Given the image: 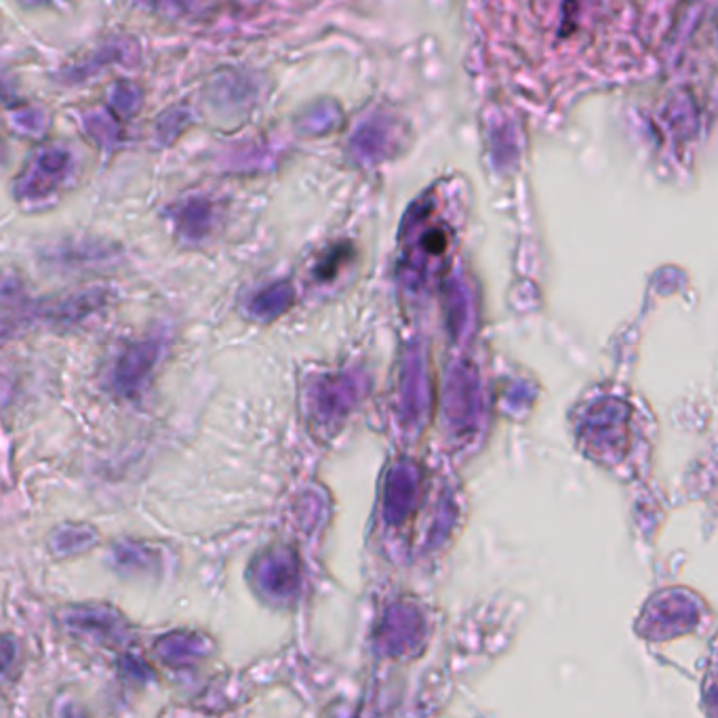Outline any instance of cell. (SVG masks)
I'll return each mask as SVG.
<instances>
[{
    "mask_svg": "<svg viewBox=\"0 0 718 718\" xmlns=\"http://www.w3.org/2000/svg\"><path fill=\"white\" fill-rule=\"evenodd\" d=\"M114 256L116 253L102 240L70 239L53 247L49 253V260L60 268H89V266H102V263L112 260Z\"/></svg>",
    "mask_w": 718,
    "mask_h": 718,
    "instance_id": "ba28073f",
    "label": "cell"
},
{
    "mask_svg": "<svg viewBox=\"0 0 718 718\" xmlns=\"http://www.w3.org/2000/svg\"><path fill=\"white\" fill-rule=\"evenodd\" d=\"M142 104H144V91L131 81L114 83V87L110 89L108 106L116 114V118H131L142 110Z\"/></svg>",
    "mask_w": 718,
    "mask_h": 718,
    "instance_id": "30bf717a",
    "label": "cell"
},
{
    "mask_svg": "<svg viewBox=\"0 0 718 718\" xmlns=\"http://www.w3.org/2000/svg\"><path fill=\"white\" fill-rule=\"evenodd\" d=\"M114 561L116 565L129 566V569H153L156 565V554L148 545L137 542H125L114 548Z\"/></svg>",
    "mask_w": 718,
    "mask_h": 718,
    "instance_id": "7c38bea8",
    "label": "cell"
},
{
    "mask_svg": "<svg viewBox=\"0 0 718 718\" xmlns=\"http://www.w3.org/2000/svg\"><path fill=\"white\" fill-rule=\"evenodd\" d=\"M108 302V293L104 289H89L65 298L62 302H55L43 312L44 319L60 325H76L81 321H87L95 312H100Z\"/></svg>",
    "mask_w": 718,
    "mask_h": 718,
    "instance_id": "52a82bcc",
    "label": "cell"
},
{
    "mask_svg": "<svg viewBox=\"0 0 718 718\" xmlns=\"http://www.w3.org/2000/svg\"><path fill=\"white\" fill-rule=\"evenodd\" d=\"M95 542H97V533L93 527L72 522V524H64L53 531L51 550L58 554L70 556V554L89 550V545H93Z\"/></svg>",
    "mask_w": 718,
    "mask_h": 718,
    "instance_id": "9c48e42d",
    "label": "cell"
},
{
    "mask_svg": "<svg viewBox=\"0 0 718 718\" xmlns=\"http://www.w3.org/2000/svg\"><path fill=\"white\" fill-rule=\"evenodd\" d=\"M167 352V340L163 335H148L135 340L118 352L112 363L110 388L121 398H137L148 388L154 371L158 370Z\"/></svg>",
    "mask_w": 718,
    "mask_h": 718,
    "instance_id": "7a4b0ae2",
    "label": "cell"
},
{
    "mask_svg": "<svg viewBox=\"0 0 718 718\" xmlns=\"http://www.w3.org/2000/svg\"><path fill=\"white\" fill-rule=\"evenodd\" d=\"M207 638L196 632L175 631L154 643L156 657L171 668H188L205 655Z\"/></svg>",
    "mask_w": 718,
    "mask_h": 718,
    "instance_id": "5b68a950",
    "label": "cell"
},
{
    "mask_svg": "<svg viewBox=\"0 0 718 718\" xmlns=\"http://www.w3.org/2000/svg\"><path fill=\"white\" fill-rule=\"evenodd\" d=\"M175 235L186 242L205 239L216 223V205L205 196H190L169 209Z\"/></svg>",
    "mask_w": 718,
    "mask_h": 718,
    "instance_id": "277c9868",
    "label": "cell"
},
{
    "mask_svg": "<svg viewBox=\"0 0 718 718\" xmlns=\"http://www.w3.org/2000/svg\"><path fill=\"white\" fill-rule=\"evenodd\" d=\"M65 626L74 634H83L91 641L118 645L127 634V624L123 613L108 605H81L70 607L64 613Z\"/></svg>",
    "mask_w": 718,
    "mask_h": 718,
    "instance_id": "3957f363",
    "label": "cell"
},
{
    "mask_svg": "<svg viewBox=\"0 0 718 718\" xmlns=\"http://www.w3.org/2000/svg\"><path fill=\"white\" fill-rule=\"evenodd\" d=\"M74 171L72 150L62 144L41 146L13 184V195L22 205L49 202L70 184Z\"/></svg>",
    "mask_w": 718,
    "mask_h": 718,
    "instance_id": "6da1fadb",
    "label": "cell"
},
{
    "mask_svg": "<svg viewBox=\"0 0 718 718\" xmlns=\"http://www.w3.org/2000/svg\"><path fill=\"white\" fill-rule=\"evenodd\" d=\"M190 118H192V114L186 106H174V108L163 112L156 123V139L163 146H171L175 139L184 133V129L190 125Z\"/></svg>",
    "mask_w": 718,
    "mask_h": 718,
    "instance_id": "8fae6325",
    "label": "cell"
},
{
    "mask_svg": "<svg viewBox=\"0 0 718 718\" xmlns=\"http://www.w3.org/2000/svg\"><path fill=\"white\" fill-rule=\"evenodd\" d=\"M18 659V643L13 636H0V675L13 668Z\"/></svg>",
    "mask_w": 718,
    "mask_h": 718,
    "instance_id": "4fadbf2b",
    "label": "cell"
},
{
    "mask_svg": "<svg viewBox=\"0 0 718 718\" xmlns=\"http://www.w3.org/2000/svg\"><path fill=\"white\" fill-rule=\"evenodd\" d=\"M139 55V44L131 39H118V41H110V43L102 44L100 49H95V53L79 64L72 67H65L64 81L65 83H81L85 79L95 76L104 65L110 64H135V60H131L127 55Z\"/></svg>",
    "mask_w": 718,
    "mask_h": 718,
    "instance_id": "8992f818",
    "label": "cell"
},
{
    "mask_svg": "<svg viewBox=\"0 0 718 718\" xmlns=\"http://www.w3.org/2000/svg\"><path fill=\"white\" fill-rule=\"evenodd\" d=\"M65 718H83V717H81V715H76V712H72V710H70V712H67V717H65Z\"/></svg>",
    "mask_w": 718,
    "mask_h": 718,
    "instance_id": "5bb4252c",
    "label": "cell"
},
{
    "mask_svg": "<svg viewBox=\"0 0 718 718\" xmlns=\"http://www.w3.org/2000/svg\"><path fill=\"white\" fill-rule=\"evenodd\" d=\"M2 156H4V146H2V142H0V163H2Z\"/></svg>",
    "mask_w": 718,
    "mask_h": 718,
    "instance_id": "9a60e30c",
    "label": "cell"
}]
</instances>
